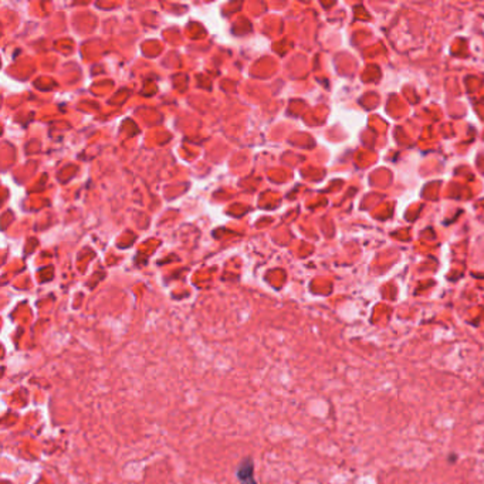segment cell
Returning a JSON list of instances; mask_svg holds the SVG:
<instances>
[{
    "label": "cell",
    "instance_id": "cell-1",
    "mask_svg": "<svg viewBox=\"0 0 484 484\" xmlns=\"http://www.w3.org/2000/svg\"><path fill=\"white\" fill-rule=\"evenodd\" d=\"M237 479L240 480V484H257L254 480V473H253V462L251 459H246L242 462V465L237 468Z\"/></svg>",
    "mask_w": 484,
    "mask_h": 484
}]
</instances>
